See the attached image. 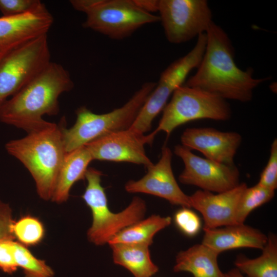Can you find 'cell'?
I'll use <instances>...</instances> for the list:
<instances>
[{
    "mask_svg": "<svg viewBox=\"0 0 277 277\" xmlns=\"http://www.w3.org/2000/svg\"><path fill=\"white\" fill-rule=\"evenodd\" d=\"M206 47L196 72L185 86L198 88L225 100L250 101L254 89L267 80L253 77L250 68L237 66L234 50L226 32L212 22L207 31Z\"/></svg>",
    "mask_w": 277,
    "mask_h": 277,
    "instance_id": "1",
    "label": "cell"
},
{
    "mask_svg": "<svg viewBox=\"0 0 277 277\" xmlns=\"http://www.w3.org/2000/svg\"><path fill=\"white\" fill-rule=\"evenodd\" d=\"M74 83L69 72L60 64L50 62L33 80L0 107V122L27 133L51 124L45 115L58 113V97L71 90Z\"/></svg>",
    "mask_w": 277,
    "mask_h": 277,
    "instance_id": "2",
    "label": "cell"
},
{
    "mask_svg": "<svg viewBox=\"0 0 277 277\" xmlns=\"http://www.w3.org/2000/svg\"><path fill=\"white\" fill-rule=\"evenodd\" d=\"M61 122L60 125L51 123L5 145L7 152L30 173L39 196L46 201L51 200L66 153Z\"/></svg>",
    "mask_w": 277,
    "mask_h": 277,
    "instance_id": "3",
    "label": "cell"
},
{
    "mask_svg": "<svg viewBox=\"0 0 277 277\" xmlns=\"http://www.w3.org/2000/svg\"><path fill=\"white\" fill-rule=\"evenodd\" d=\"M156 83L144 84L123 106L104 114H96L85 106L76 109V120L72 127H64L62 134L66 152L71 151L111 133L128 129L135 119Z\"/></svg>",
    "mask_w": 277,
    "mask_h": 277,
    "instance_id": "4",
    "label": "cell"
},
{
    "mask_svg": "<svg viewBox=\"0 0 277 277\" xmlns=\"http://www.w3.org/2000/svg\"><path fill=\"white\" fill-rule=\"evenodd\" d=\"M101 171L88 168L85 179L87 185L82 197L90 209L92 223L87 231L89 241L97 246L109 242L120 231L144 219L146 205L135 196L123 211L112 212L109 209L105 188L101 185Z\"/></svg>",
    "mask_w": 277,
    "mask_h": 277,
    "instance_id": "5",
    "label": "cell"
},
{
    "mask_svg": "<svg viewBox=\"0 0 277 277\" xmlns=\"http://www.w3.org/2000/svg\"><path fill=\"white\" fill-rule=\"evenodd\" d=\"M76 10L86 14L82 26L113 39H123L146 24L160 21L159 16L148 13L133 0H72Z\"/></svg>",
    "mask_w": 277,
    "mask_h": 277,
    "instance_id": "6",
    "label": "cell"
},
{
    "mask_svg": "<svg viewBox=\"0 0 277 277\" xmlns=\"http://www.w3.org/2000/svg\"><path fill=\"white\" fill-rule=\"evenodd\" d=\"M231 116V110L226 100L203 90L182 85L173 93L153 132L156 134L163 131L169 136L177 127L193 121H225Z\"/></svg>",
    "mask_w": 277,
    "mask_h": 277,
    "instance_id": "7",
    "label": "cell"
},
{
    "mask_svg": "<svg viewBox=\"0 0 277 277\" xmlns=\"http://www.w3.org/2000/svg\"><path fill=\"white\" fill-rule=\"evenodd\" d=\"M47 34L39 36L0 60V107L49 64Z\"/></svg>",
    "mask_w": 277,
    "mask_h": 277,
    "instance_id": "8",
    "label": "cell"
},
{
    "mask_svg": "<svg viewBox=\"0 0 277 277\" xmlns=\"http://www.w3.org/2000/svg\"><path fill=\"white\" fill-rule=\"evenodd\" d=\"M206 44V34L200 35L193 49L171 64L161 73L159 82L129 128L141 134L150 131L154 118L163 111L169 97L177 88L183 85L190 71L198 67Z\"/></svg>",
    "mask_w": 277,
    "mask_h": 277,
    "instance_id": "9",
    "label": "cell"
},
{
    "mask_svg": "<svg viewBox=\"0 0 277 277\" xmlns=\"http://www.w3.org/2000/svg\"><path fill=\"white\" fill-rule=\"evenodd\" d=\"M158 11L166 38L172 44L205 33L213 22L206 0H159Z\"/></svg>",
    "mask_w": 277,
    "mask_h": 277,
    "instance_id": "10",
    "label": "cell"
},
{
    "mask_svg": "<svg viewBox=\"0 0 277 277\" xmlns=\"http://www.w3.org/2000/svg\"><path fill=\"white\" fill-rule=\"evenodd\" d=\"M174 152L184 164V169L179 176V181L183 184L221 193L240 184V172L234 164H221L200 157L182 145L175 146Z\"/></svg>",
    "mask_w": 277,
    "mask_h": 277,
    "instance_id": "11",
    "label": "cell"
},
{
    "mask_svg": "<svg viewBox=\"0 0 277 277\" xmlns=\"http://www.w3.org/2000/svg\"><path fill=\"white\" fill-rule=\"evenodd\" d=\"M155 134L139 133L129 128L111 133L85 146L93 160L124 162L143 165L147 168L153 164L147 156L145 145L151 144Z\"/></svg>",
    "mask_w": 277,
    "mask_h": 277,
    "instance_id": "12",
    "label": "cell"
},
{
    "mask_svg": "<svg viewBox=\"0 0 277 277\" xmlns=\"http://www.w3.org/2000/svg\"><path fill=\"white\" fill-rule=\"evenodd\" d=\"M170 149L164 146L157 163L147 168V173L137 181L130 180L125 186L129 193H143L163 198L173 205L191 208L189 195L180 188L174 176Z\"/></svg>",
    "mask_w": 277,
    "mask_h": 277,
    "instance_id": "13",
    "label": "cell"
},
{
    "mask_svg": "<svg viewBox=\"0 0 277 277\" xmlns=\"http://www.w3.org/2000/svg\"><path fill=\"white\" fill-rule=\"evenodd\" d=\"M53 21L43 3L25 14L0 17V60L30 41L47 34Z\"/></svg>",
    "mask_w": 277,
    "mask_h": 277,
    "instance_id": "14",
    "label": "cell"
},
{
    "mask_svg": "<svg viewBox=\"0 0 277 277\" xmlns=\"http://www.w3.org/2000/svg\"><path fill=\"white\" fill-rule=\"evenodd\" d=\"M236 132H223L212 128H189L181 136L182 146L202 153L205 158L227 165L234 159L242 142Z\"/></svg>",
    "mask_w": 277,
    "mask_h": 277,
    "instance_id": "15",
    "label": "cell"
},
{
    "mask_svg": "<svg viewBox=\"0 0 277 277\" xmlns=\"http://www.w3.org/2000/svg\"><path fill=\"white\" fill-rule=\"evenodd\" d=\"M247 187L245 183H242L233 189L217 194L201 189L189 195L191 208L202 215L204 222L203 229L236 224L238 203Z\"/></svg>",
    "mask_w": 277,
    "mask_h": 277,
    "instance_id": "16",
    "label": "cell"
},
{
    "mask_svg": "<svg viewBox=\"0 0 277 277\" xmlns=\"http://www.w3.org/2000/svg\"><path fill=\"white\" fill-rule=\"evenodd\" d=\"M202 243L220 253L240 248L262 250L268 236L258 229L244 224L204 229Z\"/></svg>",
    "mask_w": 277,
    "mask_h": 277,
    "instance_id": "17",
    "label": "cell"
},
{
    "mask_svg": "<svg viewBox=\"0 0 277 277\" xmlns=\"http://www.w3.org/2000/svg\"><path fill=\"white\" fill-rule=\"evenodd\" d=\"M92 160L85 145L66 152L51 200L57 203L67 201L73 185L85 179L88 166Z\"/></svg>",
    "mask_w": 277,
    "mask_h": 277,
    "instance_id": "18",
    "label": "cell"
},
{
    "mask_svg": "<svg viewBox=\"0 0 277 277\" xmlns=\"http://www.w3.org/2000/svg\"><path fill=\"white\" fill-rule=\"evenodd\" d=\"M219 254L202 243L194 245L177 253L173 271L188 272L193 277H225L218 265Z\"/></svg>",
    "mask_w": 277,
    "mask_h": 277,
    "instance_id": "19",
    "label": "cell"
},
{
    "mask_svg": "<svg viewBox=\"0 0 277 277\" xmlns=\"http://www.w3.org/2000/svg\"><path fill=\"white\" fill-rule=\"evenodd\" d=\"M115 264L129 271L134 277H152L159 271L152 262L149 247L142 245H109Z\"/></svg>",
    "mask_w": 277,
    "mask_h": 277,
    "instance_id": "20",
    "label": "cell"
},
{
    "mask_svg": "<svg viewBox=\"0 0 277 277\" xmlns=\"http://www.w3.org/2000/svg\"><path fill=\"white\" fill-rule=\"evenodd\" d=\"M171 221L170 216L153 214L124 228L113 237L108 244H135L149 247L155 234L169 226Z\"/></svg>",
    "mask_w": 277,
    "mask_h": 277,
    "instance_id": "21",
    "label": "cell"
},
{
    "mask_svg": "<svg viewBox=\"0 0 277 277\" xmlns=\"http://www.w3.org/2000/svg\"><path fill=\"white\" fill-rule=\"evenodd\" d=\"M267 236L260 256L249 259L240 254L234 262L236 269L248 277H277V238L273 233Z\"/></svg>",
    "mask_w": 277,
    "mask_h": 277,
    "instance_id": "22",
    "label": "cell"
},
{
    "mask_svg": "<svg viewBox=\"0 0 277 277\" xmlns=\"http://www.w3.org/2000/svg\"><path fill=\"white\" fill-rule=\"evenodd\" d=\"M275 191L259 184L247 187L240 199L235 214L236 224H244L248 215L255 209L268 203L274 197Z\"/></svg>",
    "mask_w": 277,
    "mask_h": 277,
    "instance_id": "23",
    "label": "cell"
},
{
    "mask_svg": "<svg viewBox=\"0 0 277 277\" xmlns=\"http://www.w3.org/2000/svg\"><path fill=\"white\" fill-rule=\"evenodd\" d=\"M12 229L14 239L27 247L38 245L45 234L43 223L38 218L31 215H24L14 221Z\"/></svg>",
    "mask_w": 277,
    "mask_h": 277,
    "instance_id": "24",
    "label": "cell"
},
{
    "mask_svg": "<svg viewBox=\"0 0 277 277\" xmlns=\"http://www.w3.org/2000/svg\"><path fill=\"white\" fill-rule=\"evenodd\" d=\"M15 258L17 267L22 269L24 277H52L54 272L46 262L36 258L17 241L15 246Z\"/></svg>",
    "mask_w": 277,
    "mask_h": 277,
    "instance_id": "25",
    "label": "cell"
},
{
    "mask_svg": "<svg viewBox=\"0 0 277 277\" xmlns=\"http://www.w3.org/2000/svg\"><path fill=\"white\" fill-rule=\"evenodd\" d=\"M173 221L177 229L189 237L196 235L202 227L200 218L190 208L182 207L177 210L174 214Z\"/></svg>",
    "mask_w": 277,
    "mask_h": 277,
    "instance_id": "26",
    "label": "cell"
},
{
    "mask_svg": "<svg viewBox=\"0 0 277 277\" xmlns=\"http://www.w3.org/2000/svg\"><path fill=\"white\" fill-rule=\"evenodd\" d=\"M268 189L275 191L277 188V140L272 142L268 163L260 174L258 183Z\"/></svg>",
    "mask_w": 277,
    "mask_h": 277,
    "instance_id": "27",
    "label": "cell"
},
{
    "mask_svg": "<svg viewBox=\"0 0 277 277\" xmlns=\"http://www.w3.org/2000/svg\"><path fill=\"white\" fill-rule=\"evenodd\" d=\"M42 4L39 0H0V11L4 16L20 15L35 9Z\"/></svg>",
    "mask_w": 277,
    "mask_h": 277,
    "instance_id": "28",
    "label": "cell"
},
{
    "mask_svg": "<svg viewBox=\"0 0 277 277\" xmlns=\"http://www.w3.org/2000/svg\"><path fill=\"white\" fill-rule=\"evenodd\" d=\"M15 243L13 239L0 241V269L5 273H12L17 269L15 258Z\"/></svg>",
    "mask_w": 277,
    "mask_h": 277,
    "instance_id": "29",
    "label": "cell"
},
{
    "mask_svg": "<svg viewBox=\"0 0 277 277\" xmlns=\"http://www.w3.org/2000/svg\"><path fill=\"white\" fill-rule=\"evenodd\" d=\"M12 210L10 206L0 201V241L13 239Z\"/></svg>",
    "mask_w": 277,
    "mask_h": 277,
    "instance_id": "30",
    "label": "cell"
},
{
    "mask_svg": "<svg viewBox=\"0 0 277 277\" xmlns=\"http://www.w3.org/2000/svg\"><path fill=\"white\" fill-rule=\"evenodd\" d=\"M141 9L149 13L158 11L159 0H133Z\"/></svg>",
    "mask_w": 277,
    "mask_h": 277,
    "instance_id": "31",
    "label": "cell"
},
{
    "mask_svg": "<svg viewBox=\"0 0 277 277\" xmlns=\"http://www.w3.org/2000/svg\"><path fill=\"white\" fill-rule=\"evenodd\" d=\"M224 274L225 277H244L242 273L236 268L231 269Z\"/></svg>",
    "mask_w": 277,
    "mask_h": 277,
    "instance_id": "32",
    "label": "cell"
}]
</instances>
